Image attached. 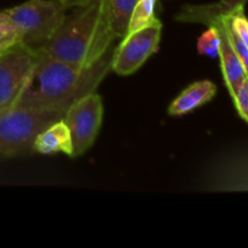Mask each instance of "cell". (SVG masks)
Returning <instances> with one entry per match:
<instances>
[{
	"mask_svg": "<svg viewBox=\"0 0 248 248\" xmlns=\"http://www.w3.org/2000/svg\"><path fill=\"white\" fill-rule=\"evenodd\" d=\"M26 87L16 106L41 110H63L97 86L111 70L114 47L91 67H78L50 57L39 50Z\"/></svg>",
	"mask_w": 248,
	"mask_h": 248,
	"instance_id": "obj_1",
	"label": "cell"
},
{
	"mask_svg": "<svg viewBox=\"0 0 248 248\" xmlns=\"http://www.w3.org/2000/svg\"><path fill=\"white\" fill-rule=\"evenodd\" d=\"M115 39L109 26L106 0H91L65 16L56 33L38 48L56 60L91 67L106 55Z\"/></svg>",
	"mask_w": 248,
	"mask_h": 248,
	"instance_id": "obj_2",
	"label": "cell"
},
{
	"mask_svg": "<svg viewBox=\"0 0 248 248\" xmlns=\"http://www.w3.org/2000/svg\"><path fill=\"white\" fill-rule=\"evenodd\" d=\"M63 110H41L16 106L0 116V157L33 152L36 136L51 124L62 120Z\"/></svg>",
	"mask_w": 248,
	"mask_h": 248,
	"instance_id": "obj_3",
	"label": "cell"
},
{
	"mask_svg": "<svg viewBox=\"0 0 248 248\" xmlns=\"http://www.w3.org/2000/svg\"><path fill=\"white\" fill-rule=\"evenodd\" d=\"M22 43L40 47L56 33L65 18L60 0H28L5 10Z\"/></svg>",
	"mask_w": 248,
	"mask_h": 248,
	"instance_id": "obj_4",
	"label": "cell"
},
{
	"mask_svg": "<svg viewBox=\"0 0 248 248\" xmlns=\"http://www.w3.org/2000/svg\"><path fill=\"white\" fill-rule=\"evenodd\" d=\"M39 55L22 41L0 53V116L16 107Z\"/></svg>",
	"mask_w": 248,
	"mask_h": 248,
	"instance_id": "obj_5",
	"label": "cell"
},
{
	"mask_svg": "<svg viewBox=\"0 0 248 248\" xmlns=\"http://www.w3.org/2000/svg\"><path fill=\"white\" fill-rule=\"evenodd\" d=\"M103 118V102L96 92H90L68 107L63 121L69 128L73 157L86 153L96 140Z\"/></svg>",
	"mask_w": 248,
	"mask_h": 248,
	"instance_id": "obj_6",
	"label": "cell"
},
{
	"mask_svg": "<svg viewBox=\"0 0 248 248\" xmlns=\"http://www.w3.org/2000/svg\"><path fill=\"white\" fill-rule=\"evenodd\" d=\"M162 23L155 19L144 28L124 36L111 57V70L119 75L133 74L157 51L161 39Z\"/></svg>",
	"mask_w": 248,
	"mask_h": 248,
	"instance_id": "obj_7",
	"label": "cell"
},
{
	"mask_svg": "<svg viewBox=\"0 0 248 248\" xmlns=\"http://www.w3.org/2000/svg\"><path fill=\"white\" fill-rule=\"evenodd\" d=\"M211 26H216L219 31L220 44L218 57L220 58V69H222L223 78H224L225 86H227L230 96L232 97L240 85L242 84V81L246 79L247 73L232 45L229 34H228L227 19L220 18Z\"/></svg>",
	"mask_w": 248,
	"mask_h": 248,
	"instance_id": "obj_8",
	"label": "cell"
},
{
	"mask_svg": "<svg viewBox=\"0 0 248 248\" xmlns=\"http://www.w3.org/2000/svg\"><path fill=\"white\" fill-rule=\"evenodd\" d=\"M248 0H219L212 4L186 5L176 15V21L186 23H201L210 27L216 21L245 9Z\"/></svg>",
	"mask_w": 248,
	"mask_h": 248,
	"instance_id": "obj_9",
	"label": "cell"
},
{
	"mask_svg": "<svg viewBox=\"0 0 248 248\" xmlns=\"http://www.w3.org/2000/svg\"><path fill=\"white\" fill-rule=\"evenodd\" d=\"M217 93V86L210 80H200L184 89L169 107V114L172 116H182L205 106Z\"/></svg>",
	"mask_w": 248,
	"mask_h": 248,
	"instance_id": "obj_10",
	"label": "cell"
},
{
	"mask_svg": "<svg viewBox=\"0 0 248 248\" xmlns=\"http://www.w3.org/2000/svg\"><path fill=\"white\" fill-rule=\"evenodd\" d=\"M33 152L46 155L63 153L73 157L72 136L63 119L51 124L36 136Z\"/></svg>",
	"mask_w": 248,
	"mask_h": 248,
	"instance_id": "obj_11",
	"label": "cell"
},
{
	"mask_svg": "<svg viewBox=\"0 0 248 248\" xmlns=\"http://www.w3.org/2000/svg\"><path fill=\"white\" fill-rule=\"evenodd\" d=\"M138 0H106L107 15L109 26L115 38H121L127 34L131 15Z\"/></svg>",
	"mask_w": 248,
	"mask_h": 248,
	"instance_id": "obj_12",
	"label": "cell"
},
{
	"mask_svg": "<svg viewBox=\"0 0 248 248\" xmlns=\"http://www.w3.org/2000/svg\"><path fill=\"white\" fill-rule=\"evenodd\" d=\"M157 0H138L131 15L130 23H128L127 34L149 26L156 19L155 17V5ZM126 34V35H127ZM125 35V36H126Z\"/></svg>",
	"mask_w": 248,
	"mask_h": 248,
	"instance_id": "obj_13",
	"label": "cell"
},
{
	"mask_svg": "<svg viewBox=\"0 0 248 248\" xmlns=\"http://www.w3.org/2000/svg\"><path fill=\"white\" fill-rule=\"evenodd\" d=\"M220 36L217 27L210 26L198 39V52L207 57L216 58L219 53Z\"/></svg>",
	"mask_w": 248,
	"mask_h": 248,
	"instance_id": "obj_14",
	"label": "cell"
},
{
	"mask_svg": "<svg viewBox=\"0 0 248 248\" xmlns=\"http://www.w3.org/2000/svg\"><path fill=\"white\" fill-rule=\"evenodd\" d=\"M19 41H21V38L16 28L5 10H2L0 11V53Z\"/></svg>",
	"mask_w": 248,
	"mask_h": 248,
	"instance_id": "obj_15",
	"label": "cell"
},
{
	"mask_svg": "<svg viewBox=\"0 0 248 248\" xmlns=\"http://www.w3.org/2000/svg\"><path fill=\"white\" fill-rule=\"evenodd\" d=\"M228 19L230 29L241 39L248 47V18L245 15V9L234 12L230 16L225 17Z\"/></svg>",
	"mask_w": 248,
	"mask_h": 248,
	"instance_id": "obj_16",
	"label": "cell"
},
{
	"mask_svg": "<svg viewBox=\"0 0 248 248\" xmlns=\"http://www.w3.org/2000/svg\"><path fill=\"white\" fill-rule=\"evenodd\" d=\"M232 184L229 186L232 189H248V155L236 160L235 171H232V176L229 177Z\"/></svg>",
	"mask_w": 248,
	"mask_h": 248,
	"instance_id": "obj_17",
	"label": "cell"
},
{
	"mask_svg": "<svg viewBox=\"0 0 248 248\" xmlns=\"http://www.w3.org/2000/svg\"><path fill=\"white\" fill-rule=\"evenodd\" d=\"M232 98L239 115L248 124V75Z\"/></svg>",
	"mask_w": 248,
	"mask_h": 248,
	"instance_id": "obj_18",
	"label": "cell"
},
{
	"mask_svg": "<svg viewBox=\"0 0 248 248\" xmlns=\"http://www.w3.org/2000/svg\"><path fill=\"white\" fill-rule=\"evenodd\" d=\"M227 23H228V19H227ZM228 34H229V38H230V41H232V47H234L235 52L237 53V56H239L240 61H241L242 65H244L245 70H246V73L248 75V47L245 45L244 41H242L241 39H240L239 36H237L236 34L232 31V29H230L229 23H228Z\"/></svg>",
	"mask_w": 248,
	"mask_h": 248,
	"instance_id": "obj_19",
	"label": "cell"
},
{
	"mask_svg": "<svg viewBox=\"0 0 248 248\" xmlns=\"http://www.w3.org/2000/svg\"><path fill=\"white\" fill-rule=\"evenodd\" d=\"M61 4L64 6V9H70V7H81L89 4L91 0H60Z\"/></svg>",
	"mask_w": 248,
	"mask_h": 248,
	"instance_id": "obj_20",
	"label": "cell"
}]
</instances>
